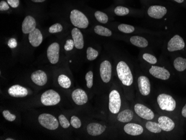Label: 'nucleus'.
<instances>
[{"instance_id": "f257e3e1", "label": "nucleus", "mask_w": 186, "mask_h": 140, "mask_svg": "<svg viewBox=\"0 0 186 140\" xmlns=\"http://www.w3.org/2000/svg\"><path fill=\"white\" fill-rule=\"evenodd\" d=\"M118 76L122 83L126 86H130L133 82V78L129 67L125 62H119L117 66Z\"/></svg>"}, {"instance_id": "f03ea898", "label": "nucleus", "mask_w": 186, "mask_h": 140, "mask_svg": "<svg viewBox=\"0 0 186 140\" xmlns=\"http://www.w3.org/2000/svg\"><path fill=\"white\" fill-rule=\"evenodd\" d=\"M70 18L72 24L75 27H79L80 29H85L88 26V18L83 13L79 10H72Z\"/></svg>"}, {"instance_id": "7ed1b4c3", "label": "nucleus", "mask_w": 186, "mask_h": 140, "mask_svg": "<svg viewBox=\"0 0 186 140\" xmlns=\"http://www.w3.org/2000/svg\"><path fill=\"white\" fill-rule=\"evenodd\" d=\"M157 102L159 107L163 111H174L176 107V102L170 95L166 94H159L157 98Z\"/></svg>"}, {"instance_id": "20e7f679", "label": "nucleus", "mask_w": 186, "mask_h": 140, "mask_svg": "<svg viewBox=\"0 0 186 140\" xmlns=\"http://www.w3.org/2000/svg\"><path fill=\"white\" fill-rule=\"evenodd\" d=\"M38 120L42 126L50 130H55L59 127V122L52 115L43 113L39 115Z\"/></svg>"}, {"instance_id": "39448f33", "label": "nucleus", "mask_w": 186, "mask_h": 140, "mask_svg": "<svg viewBox=\"0 0 186 140\" xmlns=\"http://www.w3.org/2000/svg\"><path fill=\"white\" fill-rule=\"evenodd\" d=\"M60 96L57 92L50 89L42 94L41 102L45 106H54L60 102Z\"/></svg>"}, {"instance_id": "423d86ee", "label": "nucleus", "mask_w": 186, "mask_h": 140, "mask_svg": "<svg viewBox=\"0 0 186 140\" xmlns=\"http://www.w3.org/2000/svg\"><path fill=\"white\" fill-rule=\"evenodd\" d=\"M121 107V99L120 94L117 90H113L109 94V108L110 112L117 114L119 112Z\"/></svg>"}, {"instance_id": "0eeeda50", "label": "nucleus", "mask_w": 186, "mask_h": 140, "mask_svg": "<svg viewBox=\"0 0 186 140\" xmlns=\"http://www.w3.org/2000/svg\"><path fill=\"white\" fill-rule=\"evenodd\" d=\"M135 113L140 117L147 120H152L154 117L153 111L149 108L142 104H136L134 106Z\"/></svg>"}, {"instance_id": "6e6552de", "label": "nucleus", "mask_w": 186, "mask_h": 140, "mask_svg": "<svg viewBox=\"0 0 186 140\" xmlns=\"http://www.w3.org/2000/svg\"><path fill=\"white\" fill-rule=\"evenodd\" d=\"M59 51L60 46L57 42H54L48 47L47 50V56L52 64H57L59 62Z\"/></svg>"}, {"instance_id": "1a4fd4ad", "label": "nucleus", "mask_w": 186, "mask_h": 140, "mask_svg": "<svg viewBox=\"0 0 186 140\" xmlns=\"http://www.w3.org/2000/svg\"><path fill=\"white\" fill-rule=\"evenodd\" d=\"M184 47L185 44L183 39L178 35L172 37L168 43V50L169 52H174L183 49Z\"/></svg>"}, {"instance_id": "9d476101", "label": "nucleus", "mask_w": 186, "mask_h": 140, "mask_svg": "<svg viewBox=\"0 0 186 140\" xmlns=\"http://www.w3.org/2000/svg\"><path fill=\"white\" fill-rule=\"evenodd\" d=\"M100 74L101 78L104 83H107L110 81L112 76V65L108 60H105L101 63Z\"/></svg>"}, {"instance_id": "9b49d317", "label": "nucleus", "mask_w": 186, "mask_h": 140, "mask_svg": "<svg viewBox=\"0 0 186 140\" xmlns=\"http://www.w3.org/2000/svg\"><path fill=\"white\" fill-rule=\"evenodd\" d=\"M71 96L75 103L79 106L85 104L88 100V96L85 92L81 89H76L74 91Z\"/></svg>"}, {"instance_id": "f8f14e48", "label": "nucleus", "mask_w": 186, "mask_h": 140, "mask_svg": "<svg viewBox=\"0 0 186 140\" xmlns=\"http://www.w3.org/2000/svg\"><path fill=\"white\" fill-rule=\"evenodd\" d=\"M150 74L155 78L162 80H167L170 77V73L167 69L159 66H152L150 69Z\"/></svg>"}, {"instance_id": "ddd939ff", "label": "nucleus", "mask_w": 186, "mask_h": 140, "mask_svg": "<svg viewBox=\"0 0 186 140\" xmlns=\"http://www.w3.org/2000/svg\"><path fill=\"white\" fill-rule=\"evenodd\" d=\"M166 8L161 6H150L148 10V14L150 17L156 19H160L162 17H164V15L166 14Z\"/></svg>"}, {"instance_id": "4468645a", "label": "nucleus", "mask_w": 186, "mask_h": 140, "mask_svg": "<svg viewBox=\"0 0 186 140\" xmlns=\"http://www.w3.org/2000/svg\"><path fill=\"white\" fill-rule=\"evenodd\" d=\"M138 88L140 93L143 96H148L150 92V80L145 76H140L138 79Z\"/></svg>"}, {"instance_id": "2eb2a0df", "label": "nucleus", "mask_w": 186, "mask_h": 140, "mask_svg": "<svg viewBox=\"0 0 186 140\" xmlns=\"http://www.w3.org/2000/svg\"><path fill=\"white\" fill-rule=\"evenodd\" d=\"M36 21L34 18L31 16H27L25 18L22 22V32L24 34H30L36 29Z\"/></svg>"}, {"instance_id": "dca6fc26", "label": "nucleus", "mask_w": 186, "mask_h": 140, "mask_svg": "<svg viewBox=\"0 0 186 140\" xmlns=\"http://www.w3.org/2000/svg\"><path fill=\"white\" fill-rule=\"evenodd\" d=\"M31 78L35 84L39 86H44L46 83L47 78L46 73L42 70H37L32 73Z\"/></svg>"}, {"instance_id": "f3484780", "label": "nucleus", "mask_w": 186, "mask_h": 140, "mask_svg": "<svg viewBox=\"0 0 186 140\" xmlns=\"http://www.w3.org/2000/svg\"><path fill=\"white\" fill-rule=\"evenodd\" d=\"M8 93L10 96H12L13 97L21 98L27 96L28 94V91L23 87L19 85H14L8 89Z\"/></svg>"}, {"instance_id": "a211bd4d", "label": "nucleus", "mask_w": 186, "mask_h": 140, "mask_svg": "<svg viewBox=\"0 0 186 140\" xmlns=\"http://www.w3.org/2000/svg\"><path fill=\"white\" fill-rule=\"evenodd\" d=\"M158 123L162 130L171 131L174 129L175 124L171 118L166 116H161L158 118Z\"/></svg>"}, {"instance_id": "6ab92c4d", "label": "nucleus", "mask_w": 186, "mask_h": 140, "mask_svg": "<svg viewBox=\"0 0 186 140\" xmlns=\"http://www.w3.org/2000/svg\"><path fill=\"white\" fill-rule=\"evenodd\" d=\"M30 43L34 47H37L41 44L43 37L41 32L38 29H35L30 32L29 36Z\"/></svg>"}, {"instance_id": "aec40b11", "label": "nucleus", "mask_w": 186, "mask_h": 140, "mask_svg": "<svg viewBox=\"0 0 186 140\" xmlns=\"http://www.w3.org/2000/svg\"><path fill=\"white\" fill-rule=\"evenodd\" d=\"M72 37L74 42V46L78 49H83L84 44L83 36L81 31L78 28H74L71 31Z\"/></svg>"}, {"instance_id": "412c9836", "label": "nucleus", "mask_w": 186, "mask_h": 140, "mask_svg": "<svg viewBox=\"0 0 186 140\" xmlns=\"http://www.w3.org/2000/svg\"><path fill=\"white\" fill-rule=\"evenodd\" d=\"M124 130L129 135L138 136L143 132V128L135 123H128L124 126Z\"/></svg>"}, {"instance_id": "4be33fe9", "label": "nucleus", "mask_w": 186, "mask_h": 140, "mask_svg": "<svg viewBox=\"0 0 186 140\" xmlns=\"http://www.w3.org/2000/svg\"><path fill=\"white\" fill-rule=\"evenodd\" d=\"M105 130V127L99 123H91L87 126V132L90 135L93 136L100 135Z\"/></svg>"}, {"instance_id": "5701e85b", "label": "nucleus", "mask_w": 186, "mask_h": 140, "mask_svg": "<svg viewBox=\"0 0 186 140\" xmlns=\"http://www.w3.org/2000/svg\"><path fill=\"white\" fill-rule=\"evenodd\" d=\"M133 118V113L130 109H125L118 114V120L121 122H129Z\"/></svg>"}, {"instance_id": "b1692460", "label": "nucleus", "mask_w": 186, "mask_h": 140, "mask_svg": "<svg viewBox=\"0 0 186 140\" xmlns=\"http://www.w3.org/2000/svg\"><path fill=\"white\" fill-rule=\"evenodd\" d=\"M130 41L133 45L140 48H145L148 45L147 40L139 36H134L131 37Z\"/></svg>"}, {"instance_id": "393cba45", "label": "nucleus", "mask_w": 186, "mask_h": 140, "mask_svg": "<svg viewBox=\"0 0 186 140\" xmlns=\"http://www.w3.org/2000/svg\"><path fill=\"white\" fill-rule=\"evenodd\" d=\"M174 66L175 69L179 71H183L186 69V59L178 57L174 60Z\"/></svg>"}, {"instance_id": "a878e982", "label": "nucleus", "mask_w": 186, "mask_h": 140, "mask_svg": "<svg viewBox=\"0 0 186 140\" xmlns=\"http://www.w3.org/2000/svg\"><path fill=\"white\" fill-rule=\"evenodd\" d=\"M58 83L61 87L65 89L70 88L71 84V81L69 77L64 74L59 76L58 78Z\"/></svg>"}, {"instance_id": "bb28decb", "label": "nucleus", "mask_w": 186, "mask_h": 140, "mask_svg": "<svg viewBox=\"0 0 186 140\" xmlns=\"http://www.w3.org/2000/svg\"><path fill=\"white\" fill-rule=\"evenodd\" d=\"M94 31L96 34L104 36H110L112 34L110 30L101 25L96 26L94 28Z\"/></svg>"}, {"instance_id": "cd10ccee", "label": "nucleus", "mask_w": 186, "mask_h": 140, "mask_svg": "<svg viewBox=\"0 0 186 140\" xmlns=\"http://www.w3.org/2000/svg\"><path fill=\"white\" fill-rule=\"evenodd\" d=\"M145 127L147 128V130L150 131L151 132L157 133H160L162 131V129L160 127L159 123H156V122L148 121L146 123Z\"/></svg>"}, {"instance_id": "c85d7f7f", "label": "nucleus", "mask_w": 186, "mask_h": 140, "mask_svg": "<svg viewBox=\"0 0 186 140\" xmlns=\"http://www.w3.org/2000/svg\"><path fill=\"white\" fill-rule=\"evenodd\" d=\"M86 57L89 60H94L98 56V52L96 50L94 49L91 47H89L86 51Z\"/></svg>"}, {"instance_id": "c756f323", "label": "nucleus", "mask_w": 186, "mask_h": 140, "mask_svg": "<svg viewBox=\"0 0 186 140\" xmlns=\"http://www.w3.org/2000/svg\"><path fill=\"white\" fill-rule=\"evenodd\" d=\"M95 17L99 22H101L102 24H106L107 22H108V16L101 11H98L96 12Z\"/></svg>"}, {"instance_id": "7c9ffc66", "label": "nucleus", "mask_w": 186, "mask_h": 140, "mask_svg": "<svg viewBox=\"0 0 186 140\" xmlns=\"http://www.w3.org/2000/svg\"><path fill=\"white\" fill-rule=\"evenodd\" d=\"M118 29L122 32L129 34V33H132L134 31V27L131 25L120 24L118 26Z\"/></svg>"}, {"instance_id": "2f4dec72", "label": "nucleus", "mask_w": 186, "mask_h": 140, "mask_svg": "<svg viewBox=\"0 0 186 140\" xmlns=\"http://www.w3.org/2000/svg\"><path fill=\"white\" fill-rule=\"evenodd\" d=\"M114 13L118 16H124L129 14V10L128 8L119 6L115 8Z\"/></svg>"}, {"instance_id": "473e14b6", "label": "nucleus", "mask_w": 186, "mask_h": 140, "mask_svg": "<svg viewBox=\"0 0 186 140\" xmlns=\"http://www.w3.org/2000/svg\"><path fill=\"white\" fill-rule=\"evenodd\" d=\"M86 86L88 88H91L93 85V73L91 71L88 72L85 76Z\"/></svg>"}, {"instance_id": "72a5a7b5", "label": "nucleus", "mask_w": 186, "mask_h": 140, "mask_svg": "<svg viewBox=\"0 0 186 140\" xmlns=\"http://www.w3.org/2000/svg\"><path fill=\"white\" fill-rule=\"evenodd\" d=\"M143 58L145 59V61H147L150 64H156L157 62V58L151 54H147V53L143 54Z\"/></svg>"}, {"instance_id": "f704fd0d", "label": "nucleus", "mask_w": 186, "mask_h": 140, "mask_svg": "<svg viewBox=\"0 0 186 140\" xmlns=\"http://www.w3.org/2000/svg\"><path fill=\"white\" fill-rule=\"evenodd\" d=\"M63 30V26L61 24L59 23L55 24L54 25H52V26L49 28V31L50 33H57V32H61Z\"/></svg>"}, {"instance_id": "c9c22d12", "label": "nucleus", "mask_w": 186, "mask_h": 140, "mask_svg": "<svg viewBox=\"0 0 186 140\" xmlns=\"http://www.w3.org/2000/svg\"><path fill=\"white\" fill-rule=\"evenodd\" d=\"M59 120L60 124L64 128H67L69 127L70 125V124L69 123L68 120H67V118L63 115H59Z\"/></svg>"}, {"instance_id": "e433bc0d", "label": "nucleus", "mask_w": 186, "mask_h": 140, "mask_svg": "<svg viewBox=\"0 0 186 140\" xmlns=\"http://www.w3.org/2000/svg\"><path fill=\"white\" fill-rule=\"evenodd\" d=\"M71 125L75 128H79L81 127V122L78 117L76 116H73L70 121Z\"/></svg>"}, {"instance_id": "4c0bfd02", "label": "nucleus", "mask_w": 186, "mask_h": 140, "mask_svg": "<svg viewBox=\"0 0 186 140\" xmlns=\"http://www.w3.org/2000/svg\"><path fill=\"white\" fill-rule=\"evenodd\" d=\"M3 115L6 120L10 121V122H12V121L15 120V119H16V115L11 114L8 110H5V111H3Z\"/></svg>"}, {"instance_id": "58836bf2", "label": "nucleus", "mask_w": 186, "mask_h": 140, "mask_svg": "<svg viewBox=\"0 0 186 140\" xmlns=\"http://www.w3.org/2000/svg\"><path fill=\"white\" fill-rule=\"evenodd\" d=\"M74 47V42L73 40H68L66 42V44L64 46V49L66 51H70L73 50Z\"/></svg>"}, {"instance_id": "ea45409f", "label": "nucleus", "mask_w": 186, "mask_h": 140, "mask_svg": "<svg viewBox=\"0 0 186 140\" xmlns=\"http://www.w3.org/2000/svg\"><path fill=\"white\" fill-rule=\"evenodd\" d=\"M8 3L5 2L4 1H2L0 3V10L1 11H6L9 9Z\"/></svg>"}, {"instance_id": "a19ab883", "label": "nucleus", "mask_w": 186, "mask_h": 140, "mask_svg": "<svg viewBox=\"0 0 186 140\" xmlns=\"http://www.w3.org/2000/svg\"><path fill=\"white\" fill-rule=\"evenodd\" d=\"M17 41L14 38H12L11 39L9 40V41L8 42V47H10V48L13 49V48H15L16 47H17Z\"/></svg>"}, {"instance_id": "79ce46f5", "label": "nucleus", "mask_w": 186, "mask_h": 140, "mask_svg": "<svg viewBox=\"0 0 186 140\" xmlns=\"http://www.w3.org/2000/svg\"><path fill=\"white\" fill-rule=\"evenodd\" d=\"M8 5L12 8H17L19 5V0H8Z\"/></svg>"}, {"instance_id": "37998d69", "label": "nucleus", "mask_w": 186, "mask_h": 140, "mask_svg": "<svg viewBox=\"0 0 186 140\" xmlns=\"http://www.w3.org/2000/svg\"><path fill=\"white\" fill-rule=\"evenodd\" d=\"M182 115H183V117H186V105L184 106L183 108L182 109Z\"/></svg>"}, {"instance_id": "c03bdc74", "label": "nucleus", "mask_w": 186, "mask_h": 140, "mask_svg": "<svg viewBox=\"0 0 186 140\" xmlns=\"http://www.w3.org/2000/svg\"><path fill=\"white\" fill-rule=\"evenodd\" d=\"M31 1L34 3H42V2H44L45 0H31Z\"/></svg>"}, {"instance_id": "a18cd8bd", "label": "nucleus", "mask_w": 186, "mask_h": 140, "mask_svg": "<svg viewBox=\"0 0 186 140\" xmlns=\"http://www.w3.org/2000/svg\"><path fill=\"white\" fill-rule=\"evenodd\" d=\"M174 1L178 3H182L184 1V0H174Z\"/></svg>"}, {"instance_id": "49530a36", "label": "nucleus", "mask_w": 186, "mask_h": 140, "mask_svg": "<svg viewBox=\"0 0 186 140\" xmlns=\"http://www.w3.org/2000/svg\"><path fill=\"white\" fill-rule=\"evenodd\" d=\"M14 139H13V138H6V140H14Z\"/></svg>"}]
</instances>
